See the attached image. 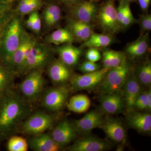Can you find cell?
Masks as SVG:
<instances>
[{"label": "cell", "instance_id": "1", "mask_svg": "<svg viewBox=\"0 0 151 151\" xmlns=\"http://www.w3.org/2000/svg\"><path fill=\"white\" fill-rule=\"evenodd\" d=\"M27 101L11 89L0 97V138L7 137L29 116Z\"/></svg>", "mask_w": 151, "mask_h": 151}, {"label": "cell", "instance_id": "2", "mask_svg": "<svg viewBox=\"0 0 151 151\" xmlns=\"http://www.w3.org/2000/svg\"><path fill=\"white\" fill-rule=\"evenodd\" d=\"M25 31L22 17L15 13L7 23L0 46V62L8 68Z\"/></svg>", "mask_w": 151, "mask_h": 151}, {"label": "cell", "instance_id": "3", "mask_svg": "<svg viewBox=\"0 0 151 151\" xmlns=\"http://www.w3.org/2000/svg\"><path fill=\"white\" fill-rule=\"evenodd\" d=\"M116 0H104L99 4L94 23L103 33L114 36L122 29L117 15Z\"/></svg>", "mask_w": 151, "mask_h": 151}, {"label": "cell", "instance_id": "4", "mask_svg": "<svg viewBox=\"0 0 151 151\" xmlns=\"http://www.w3.org/2000/svg\"><path fill=\"white\" fill-rule=\"evenodd\" d=\"M55 48L50 45L37 40L30 50L23 74L35 69L43 70L55 60Z\"/></svg>", "mask_w": 151, "mask_h": 151}, {"label": "cell", "instance_id": "5", "mask_svg": "<svg viewBox=\"0 0 151 151\" xmlns=\"http://www.w3.org/2000/svg\"><path fill=\"white\" fill-rule=\"evenodd\" d=\"M133 69L127 59L121 65L109 69L98 86L101 94L121 90Z\"/></svg>", "mask_w": 151, "mask_h": 151}, {"label": "cell", "instance_id": "6", "mask_svg": "<svg viewBox=\"0 0 151 151\" xmlns=\"http://www.w3.org/2000/svg\"><path fill=\"white\" fill-rule=\"evenodd\" d=\"M43 71L42 69L31 70L19 85L21 93L28 100H36L43 90L45 84Z\"/></svg>", "mask_w": 151, "mask_h": 151}, {"label": "cell", "instance_id": "7", "mask_svg": "<svg viewBox=\"0 0 151 151\" xmlns=\"http://www.w3.org/2000/svg\"><path fill=\"white\" fill-rule=\"evenodd\" d=\"M37 40L33 36L25 31L21 43L14 53L9 68L15 75L23 74L30 50Z\"/></svg>", "mask_w": 151, "mask_h": 151}, {"label": "cell", "instance_id": "8", "mask_svg": "<svg viewBox=\"0 0 151 151\" xmlns=\"http://www.w3.org/2000/svg\"><path fill=\"white\" fill-rule=\"evenodd\" d=\"M98 7V3L84 0L64 8L67 17L94 24Z\"/></svg>", "mask_w": 151, "mask_h": 151}, {"label": "cell", "instance_id": "9", "mask_svg": "<svg viewBox=\"0 0 151 151\" xmlns=\"http://www.w3.org/2000/svg\"><path fill=\"white\" fill-rule=\"evenodd\" d=\"M22 122V132L24 134L36 135L51 128L54 123L53 117L47 113L37 112L27 117Z\"/></svg>", "mask_w": 151, "mask_h": 151}, {"label": "cell", "instance_id": "10", "mask_svg": "<svg viewBox=\"0 0 151 151\" xmlns=\"http://www.w3.org/2000/svg\"><path fill=\"white\" fill-rule=\"evenodd\" d=\"M109 69L103 67L92 73L73 75L69 81L70 85L75 91L92 90L99 86Z\"/></svg>", "mask_w": 151, "mask_h": 151}, {"label": "cell", "instance_id": "11", "mask_svg": "<svg viewBox=\"0 0 151 151\" xmlns=\"http://www.w3.org/2000/svg\"><path fill=\"white\" fill-rule=\"evenodd\" d=\"M61 5L57 0H49L44 4L41 17L42 27L48 32L59 27L62 18Z\"/></svg>", "mask_w": 151, "mask_h": 151}, {"label": "cell", "instance_id": "12", "mask_svg": "<svg viewBox=\"0 0 151 151\" xmlns=\"http://www.w3.org/2000/svg\"><path fill=\"white\" fill-rule=\"evenodd\" d=\"M68 94L69 91L66 86L62 85L52 87L44 94L42 105L49 111H59L65 105Z\"/></svg>", "mask_w": 151, "mask_h": 151}, {"label": "cell", "instance_id": "13", "mask_svg": "<svg viewBox=\"0 0 151 151\" xmlns=\"http://www.w3.org/2000/svg\"><path fill=\"white\" fill-rule=\"evenodd\" d=\"M78 133L73 122L65 119L55 127L50 135L55 142L62 148L74 140Z\"/></svg>", "mask_w": 151, "mask_h": 151}, {"label": "cell", "instance_id": "14", "mask_svg": "<svg viewBox=\"0 0 151 151\" xmlns=\"http://www.w3.org/2000/svg\"><path fill=\"white\" fill-rule=\"evenodd\" d=\"M100 110L105 114H119L126 108L125 100L121 90L112 93L101 94L100 98Z\"/></svg>", "mask_w": 151, "mask_h": 151}, {"label": "cell", "instance_id": "15", "mask_svg": "<svg viewBox=\"0 0 151 151\" xmlns=\"http://www.w3.org/2000/svg\"><path fill=\"white\" fill-rule=\"evenodd\" d=\"M112 145L103 139L86 136L75 141L67 149L69 151H103L110 150Z\"/></svg>", "mask_w": 151, "mask_h": 151}, {"label": "cell", "instance_id": "16", "mask_svg": "<svg viewBox=\"0 0 151 151\" xmlns=\"http://www.w3.org/2000/svg\"><path fill=\"white\" fill-rule=\"evenodd\" d=\"M47 67L49 77L55 85H64L70 81L73 75L71 68L59 59L54 60Z\"/></svg>", "mask_w": 151, "mask_h": 151}, {"label": "cell", "instance_id": "17", "mask_svg": "<svg viewBox=\"0 0 151 151\" xmlns=\"http://www.w3.org/2000/svg\"><path fill=\"white\" fill-rule=\"evenodd\" d=\"M61 62L72 68L76 66L83 54V48L77 47L72 43H67L57 46L55 48Z\"/></svg>", "mask_w": 151, "mask_h": 151}, {"label": "cell", "instance_id": "18", "mask_svg": "<svg viewBox=\"0 0 151 151\" xmlns=\"http://www.w3.org/2000/svg\"><path fill=\"white\" fill-rule=\"evenodd\" d=\"M140 84L134 73L133 68L122 88L123 90L122 92L125 100L126 108L128 111H132L134 108L136 100L142 91Z\"/></svg>", "mask_w": 151, "mask_h": 151}, {"label": "cell", "instance_id": "19", "mask_svg": "<svg viewBox=\"0 0 151 151\" xmlns=\"http://www.w3.org/2000/svg\"><path fill=\"white\" fill-rule=\"evenodd\" d=\"M150 48L149 33L140 35L137 39L129 43L124 48L127 57L132 60L139 59L147 54Z\"/></svg>", "mask_w": 151, "mask_h": 151}, {"label": "cell", "instance_id": "20", "mask_svg": "<svg viewBox=\"0 0 151 151\" xmlns=\"http://www.w3.org/2000/svg\"><path fill=\"white\" fill-rule=\"evenodd\" d=\"M67 28L73 36L74 41L86 42L94 32L93 24L86 23L70 18L66 17Z\"/></svg>", "mask_w": 151, "mask_h": 151}, {"label": "cell", "instance_id": "21", "mask_svg": "<svg viewBox=\"0 0 151 151\" xmlns=\"http://www.w3.org/2000/svg\"><path fill=\"white\" fill-rule=\"evenodd\" d=\"M127 124L131 128L142 133H150L151 131L150 113L128 111L126 116Z\"/></svg>", "mask_w": 151, "mask_h": 151}, {"label": "cell", "instance_id": "22", "mask_svg": "<svg viewBox=\"0 0 151 151\" xmlns=\"http://www.w3.org/2000/svg\"><path fill=\"white\" fill-rule=\"evenodd\" d=\"M100 128L105 134L114 142H123L126 138V131L122 122L119 120L109 118L104 119Z\"/></svg>", "mask_w": 151, "mask_h": 151}, {"label": "cell", "instance_id": "23", "mask_svg": "<svg viewBox=\"0 0 151 151\" xmlns=\"http://www.w3.org/2000/svg\"><path fill=\"white\" fill-rule=\"evenodd\" d=\"M104 120L101 113L97 111H92L81 119L74 120L73 123L78 133L88 134L94 129L100 128Z\"/></svg>", "mask_w": 151, "mask_h": 151}, {"label": "cell", "instance_id": "24", "mask_svg": "<svg viewBox=\"0 0 151 151\" xmlns=\"http://www.w3.org/2000/svg\"><path fill=\"white\" fill-rule=\"evenodd\" d=\"M27 142L29 147L35 151H58L62 148L55 142L50 134L46 133L35 135Z\"/></svg>", "mask_w": 151, "mask_h": 151}, {"label": "cell", "instance_id": "25", "mask_svg": "<svg viewBox=\"0 0 151 151\" xmlns=\"http://www.w3.org/2000/svg\"><path fill=\"white\" fill-rule=\"evenodd\" d=\"M116 40L114 36L102 33H92L88 40L84 42L81 47L83 49L87 47L105 48L115 43Z\"/></svg>", "mask_w": 151, "mask_h": 151}, {"label": "cell", "instance_id": "26", "mask_svg": "<svg viewBox=\"0 0 151 151\" xmlns=\"http://www.w3.org/2000/svg\"><path fill=\"white\" fill-rule=\"evenodd\" d=\"M124 51L104 49L102 55L103 68L111 69L122 64L127 59Z\"/></svg>", "mask_w": 151, "mask_h": 151}, {"label": "cell", "instance_id": "27", "mask_svg": "<svg viewBox=\"0 0 151 151\" xmlns=\"http://www.w3.org/2000/svg\"><path fill=\"white\" fill-rule=\"evenodd\" d=\"M73 36L67 28H58L45 37V42L47 44L57 46L67 43H73Z\"/></svg>", "mask_w": 151, "mask_h": 151}, {"label": "cell", "instance_id": "28", "mask_svg": "<svg viewBox=\"0 0 151 151\" xmlns=\"http://www.w3.org/2000/svg\"><path fill=\"white\" fill-rule=\"evenodd\" d=\"M15 13L22 17L42 8L44 0H18Z\"/></svg>", "mask_w": 151, "mask_h": 151}, {"label": "cell", "instance_id": "29", "mask_svg": "<svg viewBox=\"0 0 151 151\" xmlns=\"http://www.w3.org/2000/svg\"><path fill=\"white\" fill-rule=\"evenodd\" d=\"M91 105V101L86 95L77 94L73 96L68 101V110L75 113H82L88 111Z\"/></svg>", "mask_w": 151, "mask_h": 151}, {"label": "cell", "instance_id": "30", "mask_svg": "<svg viewBox=\"0 0 151 151\" xmlns=\"http://www.w3.org/2000/svg\"><path fill=\"white\" fill-rule=\"evenodd\" d=\"M15 76L9 68L0 62V97L12 89Z\"/></svg>", "mask_w": 151, "mask_h": 151}, {"label": "cell", "instance_id": "31", "mask_svg": "<svg viewBox=\"0 0 151 151\" xmlns=\"http://www.w3.org/2000/svg\"><path fill=\"white\" fill-rule=\"evenodd\" d=\"M134 73L140 84L150 86L151 84V63L147 60L140 64L137 68H134Z\"/></svg>", "mask_w": 151, "mask_h": 151}, {"label": "cell", "instance_id": "32", "mask_svg": "<svg viewBox=\"0 0 151 151\" xmlns=\"http://www.w3.org/2000/svg\"><path fill=\"white\" fill-rule=\"evenodd\" d=\"M28 15V17L25 22V25L36 35H40L42 28V23L38 11L33 12Z\"/></svg>", "mask_w": 151, "mask_h": 151}, {"label": "cell", "instance_id": "33", "mask_svg": "<svg viewBox=\"0 0 151 151\" xmlns=\"http://www.w3.org/2000/svg\"><path fill=\"white\" fill-rule=\"evenodd\" d=\"M7 150L9 151H27L29 145L24 138L18 136L11 137L7 143Z\"/></svg>", "mask_w": 151, "mask_h": 151}, {"label": "cell", "instance_id": "34", "mask_svg": "<svg viewBox=\"0 0 151 151\" xmlns=\"http://www.w3.org/2000/svg\"><path fill=\"white\" fill-rule=\"evenodd\" d=\"M14 14L13 4L0 2V25L8 22Z\"/></svg>", "mask_w": 151, "mask_h": 151}, {"label": "cell", "instance_id": "35", "mask_svg": "<svg viewBox=\"0 0 151 151\" xmlns=\"http://www.w3.org/2000/svg\"><path fill=\"white\" fill-rule=\"evenodd\" d=\"M140 28V35H143L151 30V15L149 13H143L139 16L137 19Z\"/></svg>", "mask_w": 151, "mask_h": 151}, {"label": "cell", "instance_id": "36", "mask_svg": "<svg viewBox=\"0 0 151 151\" xmlns=\"http://www.w3.org/2000/svg\"><path fill=\"white\" fill-rule=\"evenodd\" d=\"M101 68V64L87 60L82 63L78 66V70L84 73H92L100 70Z\"/></svg>", "mask_w": 151, "mask_h": 151}, {"label": "cell", "instance_id": "37", "mask_svg": "<svg viewBox=\"0 0 151 151\" xmlns=\"http://www.w3.org/2000/svg\"><path fill=\"white\" fill-rule=\"evenodd\" d=\"M137 23V20L135 18L131 11L130 7L127 9L121 24L122 30L126 29L135 24Z\"/></svg>", "mask_w": 151, "mask_h": 151}, {"label": "cell", "instance_id": "38", "mask_svg": "<svg viewBox=\"0 0 151 151\" xmlns=\"http://www.w3.org/2000/svg\"><path fill=\"white\" fill-rule=\"evenodd\" d=\"M85 58L87 60L93 62H97L102 59V55L99 49L89 47L86 50Z\"/></svg>", "mask_w": 151, "mask_h": 151}, {"label": "cell", "instance_id": "39", "mask_svg": "<svg viewBox=\"0 0 151 151\" xmlns=\"http://www.w3.org/2000/svg\"><path fill=\"white\" fill-rule=\"evenodd\" d=\"M147 91H141L136 100L134 105V108H137L141 111H147Z\"/></svg>", "mask_w": 151, "mask_h": 151}, {"label": "cell", "instance_id": "40", "mask_svg": "<svg viewBox=\"0 0 151 151\" xmlns=\"http://www.w3.org/2000/svg\"><path fill=\"white\" fill-rule=\"evenodd\" d=\"M143 13H148L151 5V0H137Z\"/></svg>", "mask_w": 151, "mask_h": 151}, {"label": "cell", "instance_id": "41", "mask_svg": "<svg viewBox=\"0 0 151 151\" xmlns=\"http://www.w3.org/2000/svg\"><path fill=\"white\" fill-rule=\"evenodd\" d=\"M61 5L64 6L65 7L68 6L77 4L78 2L82 1L84 0H57Z\"/></svg>", "mask_w": 151, "mask_h": 151}, {"label": "cell", "instance_id": "42", "mask_svg": "<svg viewBox=\"0 0 151 151\" xmlns=\"http://www.w3.org/2000/svg\"><path fill=\"white\" fill-rule=\"evenodd\" d=\"M147 111L149 112H151V88L149 89L147 91Z\"/></svg>", "mask_w": 151, "mask_h": 151}, {"label": "cell", "instance_id": "43", "mask_svg": "<svg viewBox=\"0 0 151 151\" xmlns=\"http://www.w3.org/2000/svg\"><path fill=\"white\" fill-rule=\"evenodd\" d=\"M8 22L0 25V46H1V42L3 36V35H4V32L5 29L6 25L7 23Z\"/></svg>", "mask_w": 151, "mask_h": 151}, {"label": "cell", "instance_id": "44", "mask_svg": "<svg viewBox=\"0 0 151 151\" xmlns=\"http://www.w3.org/2000/svg\"><path fill=\"white\" fill-rule=\"evenodd\" d=\"M18 1V0H0V2L9 4H14V3L17 1Z\"/></svg>", "mask_w": 151, "mask_h": 151}, {"label": "cell", "instance_id": "45", "mask_svg": "<svg viewBox=\"0 0 151 151\" xmlns=\"http://www.w3.org/2000/svg\"><path fill=\"white\" fill-rule=\"evenodd\" d=\"M119 2L123 1L129 3L136 2L137 0H118Z\"/></svg>", "mask_w": 151, "mask_h": 151}, {"label": "cell", "instance_id": "46", "mask_svg": "<svg viewBox=\"0 0 151 151\" xmlns=\"http://www.w3.org/2000/svg\"><path fill=\"white\" fill-rule=\"evenodd\" d=\"M90 1H92V2H94L98 3L99 1H100L101 0H90Z\"/></svg>", "mask_w": 151, "mask_h": 151}]
</instances>
